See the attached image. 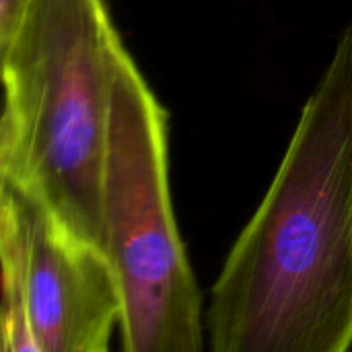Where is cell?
Instances as JSON below:
<instances>
[{
	"label": "cell",
	"instance_id": "obj_1",
	"mask_svg": "<svg viewBox=\"0 0 352 352\" xmlns=\"http://www.w3.org/2000/svg\"><path fill=\"white\" fill-rule=\"evenodd\" d=\"M214 352L352 349V23L206 307Z\"/></svg>",
	"mask_w": 352,
	"mask_h": 352
},
{
	"label": "cell",
	"instance_id": "obj_2",
	"mask_svg": "<svg viewBox=\"0 0 352 352\" xmlns=\"http://www.w3.org/2000/svg\"><path fill=\"white\" fill-rule=\"evenodd\" d=\"M122 50L105 0H31L0 45V182L101 250L103 161Z\"/></svg>",
	"mask_w": 352,
	"mask_h": 352
},
{
	"label": "cell",
	"instance_id": "obj_3",
	"mask_svg": "<svg viewBox=\"0 0 352 352\" xmlns=\"http://www.w3.org/2000/svg\"><path fill=\"white\" fill-rule=\"evenodd\" d=\"M167 111L124 47L103 161V250L116 270L126 352H198L206 311L173 214Z\"/></svg>",
	"mask_w": 352,
	"mask_h": 352
},
{
	"label": "cell",
	"instance_id": "obj_4",
	"mask_svg": "<svg viewBox=\"0 0 352 352\" xmlns=\"http://www.w3.org/2000/svg\"><path fill=\"white\" fill-rule=\"evenodd\" d=\"M12 192L27 227V311L37 352H105L124 318L107 254L41 204Z\"/></svg>",
	"mask_w": 352,
	"mask_h": 352
},
{
	"label": "cell",
	"instance_id": "obj_5",
	"mask_svg": "<svg viewBox=\"0 0 352 352\" xmlns=\"http://www.w3.org/2000/svg\"><path fill=\"white\" fill-rule=\"evenodd\" d=\"M2 352H37L27 311V227L12 188L0 182Z\"/></svg>",
	"mask_w": 352,
	"mask_h": 352
},
{
	"label": "cell",
	"instance_id": "obj_6",
	"mask_svg": "<svg viewBox=\"0 0 352 352\" xmlns=\"http://www.w3.org/2000/svg\"><path fill=\"white\" fill-rule=\"evenodd\" d=\"M31 0H0V45H4L16 31Z\"/></svg>",
	"mask_w": 352,
	"mask_h": 352
}]
</instances>
